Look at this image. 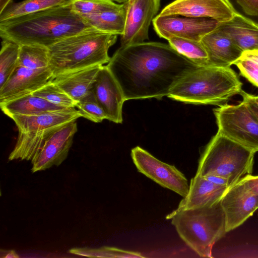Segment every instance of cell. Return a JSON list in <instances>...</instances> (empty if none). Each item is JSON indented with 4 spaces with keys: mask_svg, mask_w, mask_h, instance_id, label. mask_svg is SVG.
<instances>
[{
    "mask_svg": "<svg viewBox=\"0 0 258 258\" xmlns=\"http://www.w3.org/2000/svg\"><path fill=\"white\" fill-rule=\"evenodd\" d=\"M107 66L125 101L168 96L179 81L201 67L170 44L156 42L120 46Z\"/></svg>",
    "mask_w": 258,
    "mask_h": 258,
    "instance_id": "obj_1",
    "label": "cell"
},
{
    "mask_svg": "<svg viewBox=\"0 0 258 258\" xmlns=\"http://www.w3.org/2000/svg\"><path fill=\"white\" fill-rule=\"evenodd\" d=\"M93 28L73 10L71 3L0 22V36L20 45L49 47Z\"/></svg>",
    "mask_w": 258,
    "mask_h": 258,
    "instance_id": "obj_2",
    "label": "cell"
},
{
    "mask_svg": "<svg viewBox=\"0 0 258 258\" xmlns=\"http://www.w3.org/2000/svg\"><path fill=\"white\" fill-rule=\"evenodd\" d=\"M117 35L94 28L64 38L48 48L53 78L69 72L108 63L109 48Z\"/></svg>",
    "mask_w": 258,
    "mask_h": 258,
    "instance_id": "obj_3",
    "label": "cell"
},
{
    "mask_svg": "<svg viewBox=\"0 0 258 258\" xmlns=\"http://www.w3.org/2000/svg\"><path fill=\"white\" fill-rule=\"evenodd\" d=\"M242 86L230 67L201 66L179 81L168 97L185 103L220 105L240 94Z\"/></svg>",
    "mask_w": 258,
    "mask_h": 258,
    "instance_id": "obj_4",
    "label": "cell"
},
{
    "mask_svg": "<svg viewBox=\"0 0 258 258\" xmlns=\"http://www.w3.org/2000/svg\"><path fill=\"white\" fill-rule=\"evenodd\" d=\"M180 238L199 256L212 257L213 245L227 233L220 202L211 207L171 212L166 216Z\"/></svg>",
    "mask_w": 258,
    "mask_h": 258,
    "instance_id": "obj_5",
    "label": "cell"
},
{
    "mask_svg": "<svg viewBox=\"0 0 258 258\" xmlns=\"http://www.w3.org/2000/svg\"><path fill=\"white\" fill-rule=\"evenodd\" d=\"M255 153L217 132L203 153L196 174L224 177L231 187L251 174Z\"/></svg>",
    "mask_w": 258,
    "mask_h": 258,
    "instance_id": "obj_6",
    "label": "cell"
},
{
    "mask_svg": "<svg viewBox=\"0 0 258 258\" xmlns=\"http://www.w3.org/2000/svg\"><path fill=\"white\" fill-rule=\"evenodd\" d=\"M81 115L75 107L48 112L37 115H13L18 136L9 161H31L46 142L66 124L76 121Z\"/></svg>",
    "mask_w": 258,
    "mask_h": 258,
    "instance_id": "obj_7",
    "label": "cell"
},
{
    "mask_svg": "<svg viewBox=\"0 0 258 258\" xmlns=\"http://www.w3.org/2000/svg\"><path fill=\"white\" fill-rule=\"evenodd\" d=\"M214 113L217 132L250 151L258 152V120L246 102L220 105Z\"/></svg>",
    "mask_w": 258,
    "mask_h": 258,
    "instance_id": "obj_8",
    "label": "cell"
},
{
    "mask_svg": "<svg viewBox=\"0 0 258 258\" xmlns=\"http://www.w3.org/2000/svg\"><path fill=\"white\" fill-rule=\"evenodd\" d=\"M131 156L138 171L183 198L187 195L188 181L174 166L162 162L138 146L132 150Z\"/></svg>",
    "mask_w": 258,
    "mask_h": 258,
    "instance_id": "obj_9",
    "label": "cell"
},
{
    "mask_svg": "<svg viewBox=\"0 0 258 258\" xmlns=\"http://www.w3.org/2000/svg\"><path fill=\"white\" fill-rule=\"evenodd\" d=\"M152 22L155 31L161 38L168 40L175 36L198 41L217 28L220 23L208 18L159 15Z\"/></svg>",
    "mask_w": 258,
    "mask_h": 258,
    "instance_id": "obj_10",
    "label": "cell"
},
{
    "mask_svg": "<svg viewBox=\"0 0 258 258\" xmlns=\"http://www.w3.org/2000/svg\"><path fill=\"white\" fill-rule=\"evenodd\" d=\"M220 204L228 232L242 225L258 209V195L240 180L228 189Z\"/></svg>",
    "mask_w": 258,
    "mask_h": 258,
    "instance_id": "obj_11",
    "label": "cell"
},
{
    "mask_svg": "<svg viewBox=\"0 0 258 258\" xmlns=\"http://www.w3.org/2000/svg\"><path fill=\"white\" fill-rule=\"evenodd\" d=\"M236 12L229 0H175L159 15L208 18L224 23L231 20Z\"/></svg>",
    "mask_w": 258,
    "mask_h": 258,
    "instance_id": "obj_12",
    "label": "cell"
},
{
    "mask_svg": "<svg viewBox=\"0 0 258 258\" xmlns=\"http://www.w3.org/2000/svg\"><path fill=\"white\" fill-rule=\"evenodd\" d=\"M76 121L64 125L46 142L30 161L32 173L59 166L66 160L77 132Z\"/></svg>",
    "mask_w": 258,
    "mask_h": 258,
    "instance_id": "obj_13",
    "label": "cell"
},
{
    "mask_svg": "<svg viewBox=\"0 0 258 258\" xmlns=\"http://www.w3.org/2000/svg\"><path fill=\"white\" fill-rule=\"evenodd\" d=\"M160 0H136L128 6L125 26L121 35V46L143 43L148 39V31L158 13Z\"/></svg>",
    "mask_w": 258,
    "mask_h": 258,
    "instance_id": "obj_14",
    "label": "cell"
},
{
    "mask_svg": "<svg viewBox=\"0 0 258 258\" xmlns=\"http://www.w3.org/2000/svg\"><path fill=\"white\" fill-rule=\"evenodd\" d=\"M53 77L49 67L30 69L18 66L0 88V104L32 94Z\"/></svg>",
    "mask_w": 258,
    "mask_h": 258,
    "instance_id": "obj_15",
    "label": "cell"
},
{
    "mask_svg": "<svg viewBox=\"0 0 258 258\" xmlns=\"http://www.w3.org/2000/svg\"><path fill=\"white\" fill-rule=\"evenodd\" d=\"M92 90L107 119L116 123H121L122 109L125 101L123 93L107 65L101 66Z\"/></svg>",
    "mask_w": 258,
    "mask_h": 258,
    "instance_id": "obj_16",
    "label": "cell"
},
{
    "mask_svg": "<svg viewBox=\"0 0 258 258\" xmlns=\"http://www.w3.org/2000/svg\"><path fill=\"white\" fill-rule=\"evenodd\" d=\"M208 54L207 66L228 67L241 56L243 51L218 28L201 40Z\"/></svg>",
    "mask_w": 258,
    "mask_h": 258,
    "instance_id": "obj_17",
    "label": "cell"
},
{
    "mask_svg": "<svg viewBox=\"0 0 258 258\" xmlns=\"http://www.w3.org/2000/svg\"><path fill=\"white\" fill-rule=\"evenodd\" d=\"M229 188L215 184L196 174L190 180L187 195L173 212L216 205L220 202Z\"/></svg>",
    "mask_w": 258,
    "mask_h": 258,
    "instance_id": "obj_18",
    "label": "cell"
},
{
    "mask_svg": "<svg viewBox=\"0 0 258 258\" xmlns=\"http://www.w3.org/2000/svg\"><path fill=\"white\" fill-rule=\"evenodd\" d=\"M101 66H96L65 73L51 80L77 103L92 90Z\"/></svg>",
    "mask_w": 258,
    "mask_h": 258,
    "instance_id": "obj_19",
    "label": "cell"
},
{
    "mask_svg": "<svg viewBox=\"0 0 258 258\" xmlns=\"http://www.w3.org/2000/svg\"><path fill=\"white\" fill-rule=\"evenodd\" d=\"M218 28L226 34L243 51L258 50V27L251 19L237 12L230 21Z\"/></svg>",
    "mask_w": 258,
    "mask_h": 258,
    "instance_id": "obj_20",
    "label": "cell"
},
{
    "mask_svg": "<svg viewBox=\"0 0 258 258\" xmlns=\"http://www.w3.org/2000/svg\"><path fill=\"white\" fill-rule=\"evenodd\" d=\"M0 107L4 113L10 117L13 115H37L68 108L56 105L32 94L0 104Z\"/></svg>",
    "mask_w": 258,
    "mask_h": 258,
    "instance_id": "obj_21",
    "label": "cell"
},
{
    "mask_svg": "<svg viewBox=\"0 0 258 258\" xmlns=\"http://www.w3.org/2000/svg\"><path fill=\"white\" fill-rule=\"evenodd\" d=\"M127 2L118 10L80 16L90 26L100 32L121 35L124 31Z\"/></svg>",
    "mask_w": 258,
    "mask_h": 258,
    "instance_id": "obj_22",
    "label": "cell"
},
{
    "mask_svg": "<svg viewBox=\"0 0 258 258\" xmlns=\"http://www.w3.org/2000/svg\"><path fill=\"white\" fill-rule=\"evenodd\" d=\"M72 0H24L12 2L0 13V22L72 3Z\"/></svg>",
    "mask_w": 258,
    "mask_h": 258,
    "instance_id": "obj_23",
    "label": "cell"
},
{
    "mask_svg": "<svg viewBox=\"0 0 258 258\" xmlns=\"http://www.w3.org/2000/svg\"><path fill=\"white\" fill-rule=\"evenodd\" d=\"M50 55L48 47L38 45H21L18 66L30 69L49 67Z\"/></svg>",
    "mask_w": 258,
    "mask_h": 258,
    "instance_id": "obj_24",
    "label": "cell"
},
{
    "mask_svg": "<svg viewBox=\"0 0 258 258\" xmlns=\"http://www.w3.org/2000/svg\"><path fill=\"white\" fill-rule=\"evenodd\" d=\"M167 40L169 44L180 53L200 66H207L208 56L201 41L175 36Z\"/></svg>",
    "mask_w": 258,
    "mask_h": 258,
    "instance_id": "obj_25",
    "label": "cell"
},
{
    "mask_svg": "<svg viewBox=\"0 0 258 258\" xmlns=\"http://www.w3.org/2000/svg\"><path fill=\"white\" fill-rule=\"evenodd\" d=\"M3 40L0 51V88L18 66L20 47L17 43Z\"/></svg>",
    "mask_w": 258,
    "mask_h": 258,
    "instance_id": "obj_26",
    "label": "cell"
},
{
    "mask_svg": "<svg viewBox=\"0 0 258 258\" xmlns=\"http://www.w3.org/2000/svg\"><path fill=\"white\" fill-rule=\"evenodd\" d=\"M32 94L64 107H76L77 104L51 79Z\"/></svg>",
    "mask_w": 258,
    "mask_h": 258,
    "instance_id": "obj_27",
    "label": "cell"
},
{
    "mask_svg": "<svg viewBox=\"0 0 258 258\" xmlns=\"http://www.w3.org/2000/svg\"><path fill=\"white\" fill-rule=\"evenodd\" d=\"M70 253L88 257H120V258H143L145 257L141 253L125 250L118 248L103 246L98 248L87 247L74 248L69 251Z\"/></svg>",
    "mask_w": 258,
    "mask_h": 258,
    "instance_id": "obj_28",
    "label": "cell"
},
{
    "mask_svg": "<svg viewBox=\"0 0 258 258\" xmlns=\"http://www.w3.org/2000/svg\"><path fill=\"white\" fill-rule=\"evenodd\" d=\"M122 4H117L112 0H72L73 10L80 16L118 10Z\"/></svg>",
    "mask_w": 258,
    "mask_h": 258,
    "instance_id": "obj_29",
    "label": "cell"
},
{
    "mask_svg": "<svg viewBox=\"0 0 258 258\" xmlns=\"http://www.w3.org/2000/svg\"><path fill=\"white\" fill-rule=\"evenodd\" d=\"M76 107L81 117L94 122L99 123L107 119L106 115L97 100L93 90L77 102Z\"/></svg>",
    "mask_w": 258,
    "mask_h": 258,
    "instance_id": "obj_30",
    "label": "cell"
},
{
    "mask_svg": "<svg viewBox=\"0 0 258 258\" xmlns=\"http://www.w3.org/2000/svg\"><path fill=\"white\" fill-rule=\"evenodd\" d=\"M234 64L242 76L258 88V50L243 51Z\"/></svg>",
    "mask_w": 258,
    "mask_h": 258,
    "instance_id": "obj_31",
    "label": "cell"
},
{
    "mask_svg": "<svg viewBox=\"0 0 258 258\" xmlns=\"http://www.w3.org/2000/svg\"><path fill=\"white\" fill-rule=\"evenodd\" d=\"M235 1L247 15L258 17V0Z\"/></svg>",
    "mask_w": 258,
    "mask_h": 258,
    "instance_id": "obj_32",
    "label": "cell"
},
{
    "mask_svg": "<svg viewBox=\"0 0 258 258\" xmlns=\"http://www.w3.org/2000/svg\"><path fill=\"white\" fill-rule=\"evenodd\" d=\"M253 193L258 195V176L248 174L240 179Z\"/></svg>",
    "mask_w": 258,
    "mask_h": 258,
    "instance_id": "obj_33",
    "label": "cell"
},
{
    "mask_svg": "<svg viewBox=\"0 0 258 258\" xmlns=\"http://www.w3.org/2000/svg\"><path fill=\"white\" fill-rule=\"evenodd\" d=\"M203 177L217 185L230 187L228 180L224 177L213 175H208Z\"/></svg>",
    "mask_w": 258,
    "mask_h": 258,
    "instance_id": "obj_34",
    "label": "cell"
},
{
    "mask_svg": "<svg viewBox=\"0 0 258 258\" xmlns=\"http://www.w3.org/2000/svg\"><path fill=\"white\" fill-rule=\"evenodd\" d=\"M243 100L248 104L251 110L258 120V105L255 102L247 99L243 98Z\"/></svg>",
    "mask_w": 258,
    "mask_h": 258,
    "instance_id": "obj_35",
    "label": "cell"
},
{
    "mask_svg": "<svg viewBox=\"0 0 258 258\" xmlns=\"http://www.w3.org/2000/svg\"><path fill=\"white\" fill-rule=\"evenodd\" d=\"M240 95H241L242 97V98L247 99L248 100H250L254 102H255L256 104L258 105V96H255L253 95H251L250 94H248L247 93H246L244 91H242Z\"/></svg>",
    "mask_w": 258,
    "mask_h": 258,
    "instance_id": "obj_36",
    "label": "cell"
},
{
    "mask_svg": "<svg viewBox=\"0 0 258 258\" xmlns=\"http://www.w3.org/2000/svg\"><path fill=\"white\" fill-rule=\"evenodd\" d=\"M12 2H13V0H0V13Z\"/></svg>",
    "mask_w": 258,
    "mask_h": 258,
    "instance_id": "obj_37",
    "label": "cell"
},
{
    "mask_svg": "<svg viewBox=\"0 0 258 258\" xmlns=\"http://www.w3.org/2000/svg\"><path fill=\"white\" fill-rule=\"evenodd\" d=\"M5 258H18L19 256L14 250L9 251L5 255L3 256Z\"/></svg>",
    "mask_w": 258,
    "mask_h": 258,
    "instance_id": "obj_38",
    "label": "cell"
},
{
    "mask_svg": "<svg viewBox=\"0 0 258 258\" xmlns=\"http://www.w3.org/2000/svg\"><path fill=\"white\" fill-rule=\"evenodd\" d=\"M119 3H125L128 2V0H112Z\"/></svg>",
    "mask_w": 258,
    "mask_h": 258,
    "instance_id": "obj_39",
    "label": "cell"
},
{
    "mask_svg": "<svg viewBox=\"0 0 258 258\" xmlns=\"http://www.w3.org/2000/svg\"><path fill=\"white\" fill-rule=\"evenodd\" d=\"M136 1V0H128V2H127L128 6L132 5Z\"/></svg>",
    "mask_w": 258,
    "mask_h": 258,
    "instance_id": "obj_40",
    "label": "cell"
},
{
    "mask_svg": "<svg viewBox=\"0 0 258 258\" xmlns=\"http://www.w3.org/2000/svg\"><path fill=\"white\" fill-rule=\"evenodd\" d=\"M253 24L258 27V23L253 21Z\"/></svg>",
    "mask_w": 258,
    "mask_h": 258,
    "instance_id": "obj_41",
    "label": "cell"
}]
</instances>
